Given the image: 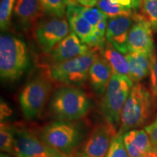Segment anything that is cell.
<instances>
[{"label": "cell", "mask_w": 157, "mask_h": 157, "mask_svg": "<svg viewBox=\"0 0 157 157\" xmlns=\"http://www.w3.org/2000/svg\"><path fill=\"white\" fill-rule=\"evenodd\" d=\"M143 3V0H132V8L135 10L139 9Z\"/></svg>", "instance_id": "1f68e13d"}, {"label": "cell", "mask_w": 157, "mask_h": 157, "mask_svg": "<svg viewBox=\"0 0 157 157\" xmlns=\"http://www.w3.org/2000/svg\"><path fill=\"white\" fill-rule=\"evenodd\" d=\"M56 157H76V156H73L72 155H66V154H61V153H60L58 156H56Z\"/></svg>", "instance_id": "d6a6232c"}, {"label": "cell", "mask_w": 157, "mask_h": 157, "mask_svg": "<svg viewBox=\"0 0 157 157\" xmlns=\"http://www.w3.org/2000/svg\"><path fill=\"white\" fill-rule=\"evenodd\" d=\"M152 111V96L142 84L133 85L121 116L118 134L124 135L132 129L143 126Z\"/></svg>", "instance_id": "5b68a950"}, {"label": "cell", "mask_w": 157, "mask_h": 157, "mask_svg": "<svg viewBox=\"0 0 157 157\" xmlns=\"http://www.w3.org/2000/svg\"><path fill=\"white\" fill-rule=\"evenodd\" d=\"M30 64L27 45L12 35L0 37V76L4 81L15 82L21 78Z\"/></svg>", "instance_id": "277c9868"}, {"label": "cell", "mask_w": 157, "mask_h": 157, "mask_svg": "<svg viewBox=\"0 0 157 157\" xmlns=\"http://www.w3.org/2000/svg\"><path fill=\"white\" fill-rule=\"evenodd\" d=\"M78 11L82 13L84 18L93 26L94 29L97 28L98 25L104 21L108 20V17L98 7H84L77 5Z\"/></svg>", "instance_id": "7402d4cb"}, {"label": "cell", "mask_w": 157, "mask_h": 157, "mask_svg": "<svg viewBox=\"0 0 157 157\" xmlns=\"http://www.w3.org/2000/svg\"><path fill=\"white\" fill-rule=\"evenodd\" d=\"M101 50L102 57L110 64L113 72L131 78L129 63L126 56L116 50L109 42L105 43Z\"/></svg>", "instance_id": "ac0fdd59"}, {"label": "cell", "mask_w": 157, "mask_h": 157, "mask_svg": "<svg viewBox=\"0 0 157 157\" xmlns=\"http://www.w3.org/2000/svg\"><path fill=\"white\" fill-rule=\"evenodd\" d=\"M115 135L107 124H98L74 153V156L105 157Z\"/></svg>", "instance_id": "9c48e42d"}, {"label": "cell", "mask_w": 157, "mask_h": 157, "mask_svg": "<svg viewBox=\"0 0 157 157\" xmlns=\"http://www.w3.org/2000/svg\"><path fill=\"white\" fill-rule=\"evenodd\" d=\"M145 130L150 138L153 147L157 153V116L154 122L145 127Z\"/></svg>", "instance_id": "83f0119b"}, {"label": "cell", "mask_w": 157, "mask_h": 157, "mask_svg": "<svg viewBox=\"0 0 157 157\" xmlns=\"http://www.w3.org/2000/svg\"><path fill=\"white\" fill-rule=\"evenodd\" d=\"M0 157H10L9 156V155H7V154H1V156H0Z\"/></svg>", "instance_id": "836d02e7"}, {"label": "cell", "mask_w": 157, "mask_h": 157, "mask_svg": "<svg viewBox=\"0 0 157 157\" xmlns=\"http://www.w3.org/2000/svg\"><path fill=\"white\" fill-rule=\"evenodd\" d=\"M17 0H1L0 4V27L5 30L9 27L11 16Z\"/></svg>", "instance_id": "d4e9b609"}, {"label": "cell", "mask_w": 157, "mask_h": 157, "mask_svg": "<svg viewBox=\"0 0 157 157\" xmlns=\"http://www.w3.org/2000/svg\"><path fill=\"white\" fill-rule=\"evenodd\" d=\"M143 7L153 31H157V0H143Z\"/></svg>", "instance_id": "484cf974"}, {"label": "cell", "mask_w": 157, "mask_h": 157, "mask_svg": "<svg viewBox=\"0 0 157 157\" xmlns=\"http://www.w3.org/2000/svg\"><path fill=\"white\" fill-rule=\"evenodd\" d=\"M105 157H129L123 140V135L117 133L113 137Z\"/></svg>", "instance_id": "cb8c5ba5"}, {"label": "cell", "mask_w": 157, "mask_h": 157, "mask_svg": "<svg viewBox=\"0 0 157 157\" xmlns=\"http://www.w3.org/2000/svg\"><path fill=\"white\" fill-rule=\"evenodd\" d=\"M44 13L52 17H63L70 0H39Z\"/></svg>", "instance_id": "44dd1931"}, {"label": "cell", "mask_w": 157, "mask_h": 157, "mask_svg": "<svg viewBox=\"0 0 157 157\" xmlns=\"http://www.w3.org/2000/svg\"><path fill=\"white\" fill-rule=\"evenodd\" d=\"M39 137L51 148L66 155H73L87 137L83 121H56L44 126Z\"/></svg>", "instance_id": "6da1fadb"}, {"label": "cell", "mask_w": 157, "mask_h": 157, "mask_svg": "<svg viewBox=\"0 0 157 157\" xmlns=\"http://www.w3.org/2000/svg\"><path fill=\"white\" fill-rule=\"evenodd\" d=\"M69 26L79 39L88 46L93 41L95 29L78 11L76 4H69L66 11Z\"/></svg>", "instance_id": "2e32d148"}, {"label": "cell", "mask_w": 157, "mask_h": 157, "mask_svg": "<svg viewBox=\"0 0 157 157\" xmlns=\"http://www.w3.org/2000/svg\"><path fill=\"white\" fill-rule=\"evenodd\" d=\"M111 66L103 58H97L89 71L88 79L92 90L96 95H104L112 75Z\"/></svg>", "instance_id": "9a60e30c"}, {"label": "cell", "mask_w": 157, "mask_h": 157, "mask_svg": "<svg viewBox=\"0 0 157 157\" xmlns=\"http://www.w3.org/2000/svg\"><path fill=\"white\" fill-rule=\"evenodd\" d=\"M43 13H44L39 0H17L15 3V17L23 28L32 25Z\"/></svg>", "instance_id": "e0dca14e"}, {"label": "cell", "mask_w": 157, "mask_h": 157, "mask_svg": "<svg viewBox=\"0 0 157 157\" xmlns=\"http://www.w3.org/2000/svg\"><path fill=\"white\" fill-rule=\"evenodd\" d=\"M69 23L63 17L42 20L36 28V36L45 53H50L55 47L68 34Z\"/></svg>", "instance_id": "30bf717a"}, {"label": "cell", "mask_w": 157, "mask_h": 157, "mask_svg": "<svg viewBox=\"0 0 157 157\" xmlns=\"http://www.w3.org/2000/svg\"><path fill=\"white\" fill-rule=\"evenodd\" d=\"M127 60H128L129 71H130V77L132 82H138L145 78L150 72L146 71L136 60L132 52L126 54Z\"/></svg>", "instance_id": "603a6c76"}, {"label": "cell", "mask_w": 157, "mask_h": 157, "mask_svg": "<svg viewBox=\"0 0 157 157\" xmlns=\"http://www.w3.org/2000/svg\"><path fill=\"white\" fill-rule=\"evenodd\" d=\"M96 6L109 18L119 16H132V8L114 5L110 2L109 0H98Z\"/></svg>", "instance_id": "ffe728a7"}, {"label": "cell", "mask_w": 157, "mask_h": 157, "mask_svg": "<svg viewBox=\"0 0 157 157\" xmlns=\"http://www.w3.org/2000/svg\"><path fill=\"white\" fill-rule=\"evenodd\" d=\"M89 50L88 45L71 31L50 52L51 60L54 63L66 61L87 53Z\"/></svg>", "instance_id": "4fadbf2b"}, {"label": "cell", "mask_w": 157, "mask_h": 157, "mask_svg": "<svg viewBox=\"0 0 157 157\" xmlns=\"http://www.w3.org/2000/svg\"><path fill=\"white\" fill-rule=\"evenodd\" d=\"M51 89L50 80L42 76L31 78L25 84L19 96L20 106L25 119L33 120L42 115Z\"/></svg>", "instance_id": "52a82bcc"}, {"label": "cell", "mask_w": 157, "mask_h": 157, "mask_svg": "<svg viewBox=\"0 0 157 157\" xmlns=\"http://www.w3.org/2000/svg\"><path fill=\"white\" fill-rule=\"evenodd\" d=\"M11 113V110L10 109L8 105L4 102L2 100L1 101V120L5 119L6 117H9Z\"/></svg>", "instance_id": "f546056e"}, {"label": "cell", "mask_w": 157, "mask_h": 157, "mask_svg": "<svg viewBox=\"0 0 157 157\" xmlns=\"http://www.w3.org/2000/svg\"><path fill=\"white\" fill-rule=\"evenodd\" d=\"M129 157H157V153L145 129H132L123 135Z\"/></svg>", "instance_id": "5bb4252c"}, {"label": "cell", "mask_w": 157, "mask_h": 157, "mask_svg": "<svg viewBox=\"0 0 157 157\" xmlns=\"http://www.w3.org/2000/svg\"><path fill=\"white\" fill-rule=\"evenodd\" d=\"M98 0H70L69 4H76L84 7H94Z\"/></svg>", "instance_id": "f1b7e54d"}, {"label": "cell", "mask_w": 157, "mask_h": 157, "mask_svg": "<svg viewBox=\"0 0 157 157\" xmlns=\"http://www.w3.org/2000/svg\"><path fill=\"white\" fill-rule=\"evenodd\" d=\"M109 1L114 5H119L128 7V8H132V0H109Z\"/></svg>", "instance_id": "4dcf8cb0"}, {"label": "cell", "mask_w": 157, "mask_h": 157, "mask_svg": "<svg viewBox=\"0 0 157 157\" xmlns=\"http://www.w3.org/2000/svg\"><path fill=\"white\" fill-rule=\"evenodd\" d=\"M133 85L132 80L128 76L113 71L104 93L100 111L105 124L115 134L119 131L121 112Z\"/></svg>", "instance_id": "3957f363"}, {"label": "cell", "mask_w": 157, "mask_h": 157, "mask_svg": "<svg viewBox=\"0 0 157 157\" xmlns=\"http://www.w3.org/2000/svg\"><path fill=\"white\" fill-rule=\"evenodd\" d=\"M15 140V125L2 121L0 126V148L3 152L13 154Z\"/></svg>", "instance_id": "d6986e66"}, {"label": "cell", "mask_w": 157, "mask_h": 157, "mask_svg": "<svg viewBox=\"0 0 157 157\" xmlns=\"http://www.w3.org/2000/svg\"><path fill=\"white\" fill-rule=\"evenodd\" d=\"M59 154L32 129L20 124L15 125L13 155L16 157H56Z\"/></svg>", "instance_id": "ba28073f"}, {"label": "cell", "mask_w": 157, "mask_h": 157, "mask_svg": "<svg viewBox=\"0 0 157 157\" xmlns=\"http://www.w3.org/2000/svg\"><path fill=\"white\" fill-rule=\"evenodd\" d=\"M94 50L66 61L53 63L49 68V77L57 83L78 87L87 81L92 64L97 58Z\"/></svg>", "instance_id": "8992f818"}, {"label": "cell", "mask_w": 157, "mask_h": 157, "mask_svg": "<svg viewBox=\"0 0 157 157\" xmlns=\"http://www.w3.org/2000/svg\"><path fill=\"white\" fill-rule=\"evenodd\" d=\"M150 84L152 96L157 99V55L154 54L151 58L150 68Z\"/></svg>", "instance_id": "4316f807"}, {"label": "cell", "mask_w": 157, "mask_h": 157, "mask_svg": "<svg viewBox=\"0 0 157 157\" xmlns=\"http://www.w3.org/2000/svg\"><path fill=\"white\" fill-rule=\"evenodd\" d=\"M132 16H119L109 18L105 38L116 50L122 54L129 53V33L133 25Z\"/></svg>", "instance_id": "7c38bea8"}, {"label": "cell", "mask_w": 157, "mask_h": 157, "mask_svg": "<svg viewBox=\"0 0 157 157\" xmlns=\"http://www.w3.org/2000/svg\"><path fill=\"white\" fill-rule=\"evenodd\" d=\"M152 31L151 25L146 17L137 16L129 33V52L154 56L155 47Z\"/></svg>", "instance_id": "8fae6325"}, {"label": "cell", "mask_w": 157, "mask_h": 157, "mask_svg": "<svg viewBox=\"0 0 157 157\" xmlns=\"http://www.w3.org/2000/svg\"><path fill=\"white\" fill-rule=\"evenodd\" d=\"M91 101L83 90L65 86L55 91L51 97L49 111L59 121H76L90 111Z\"/></svg>", "instance_id": "7a4b0ae2"}]
</instances>
